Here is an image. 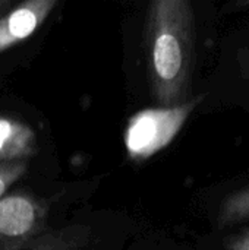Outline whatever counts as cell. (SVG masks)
Masks as SVG:
<instances>
[{
	"label": "cell",
	"instance_id": "7a4b0ae2",
	"mask_svg": "<svg viewBox=\"0 0 249 250\" xmlns=\"http://www.w3.org/2000/svg\"><path fill=\"white\" fill-rule=\"evenodd\" d=\"M201 101L198 95L176 107L145 108L131 116L123 133L129 158L145 161L169 146Z\"/></svg>",
	"mask_w": 249,
	"mask_h": 250
},
{
	"label": "cell",
	"instance_id": "ba28073f",
	"mask_svg": "<svg viewBox=\"0 0 249 250\" xmlns=\"http://www.w3.org/2000/svg\"><path fill=\"white\" fill-rule=\"evenodd\" d=\"M226 250H249V229L239 231L238 234L225 240Z\"/></svg>",
	"mask_w": 249,
	"mask_h": 250
},
{
	"label": "cell",
	"instance_id": "277c9868",
	"mask_svg": "<svg viewBox=\"0 0 249 250\" xmlns=\"http://www.w3.org/2000/svg\"><path fill=\"white\" fill-rule=\"evenodd\" d=\"M57 6V0H26L0 16V53L31 37Z\"/></svg>",
	"mask_w": 249,
	"mask_h": 250
},
{
	"label": "cell",
	"instance_id": "6da1fadb",
	"mask_svg": "<svg viewBox=\"0 0 249 250\" xmlns=\"http://www.w3.org/2000/svg\"><path fill=\"white\" fill-rule=\"evenodd\" d=\"M145 45L157 107L186 103L195 62V16L191 1H151L145 19Z\"/></svg>",
	"mask_w": 249,
	"mask_h": 250
},
{
	"label": "cell",
	"instance_id": "52a82bcc",
	"mask_svg": "<svg viewBox=\"0 0 249 250\" xmlns=\"http://www.w3.org/2000/svg\"><path fill=\"white\" fill-rule=\"evenodd\" d=\"M28 170L26 161L0 163V199L6 196V192L16 180H19Z\"/></svg>",
	"mask_w": 249,
	"mask_h": 250
},
{
	"label": "cell",
	"instance_id": "5b68a950",
	"mask_svg": "<svg viewBox=\"0 0 249 250\" xmlns=\"http://www.w3.org/2000/svg\"><path fill=\"white\" fill-rule=\"evenodd\" d=\"M37 152L34 129L12 117L0 116V163L26 161Z\"/></svg>",
	"mask_w": 249,
	"mask_h": 250
},
{
	"label": "cell",
	"instance_id": "8992f818",
	"mask_svg": "<svg viewBox=\"0 0 249 250\" xmlns=\"http://www.w3.org/2000/svg\"><path fill=\"white\" fill-rule=\"evenodd\" d=\"M249 220V186L239 189L223 201L219 217H217V224L219 227H227L233 226L242 221Z\"/></svg>",
	"mask_w": 249,
	"mask_h": 250
},
{
	"label": "cell",
	"instance_id": "3957f363",
	"mask_svg": "<svg viewBox=\"0 0 249 250\" xmlns=\"http://www.w3.org/2000/svg\"><path fill=\"white\" fill-rule=\"evenodd\" d=\"M47 218L45 204L16 192L0 199V250H23L41 237Z\"/></svg>",
	"mask_w": 249,
	"mask_h": 250
},
{
	"label": "cell",
	"instance_id": "9c48e42d",
	"mask_svg": "<svg viewBox=\"0 0 249 250\" xmlns=\"http://www.w3.org/2000/svg\"><path fill=\"white\" fill-rule=\"evenodd\" d=\"M12 6H13V4H12L10 0H0V16H1L4 12H7Z\"/></svg>",
	"mask_w": 249,
	"mask_h": 250
}]
</instances>
